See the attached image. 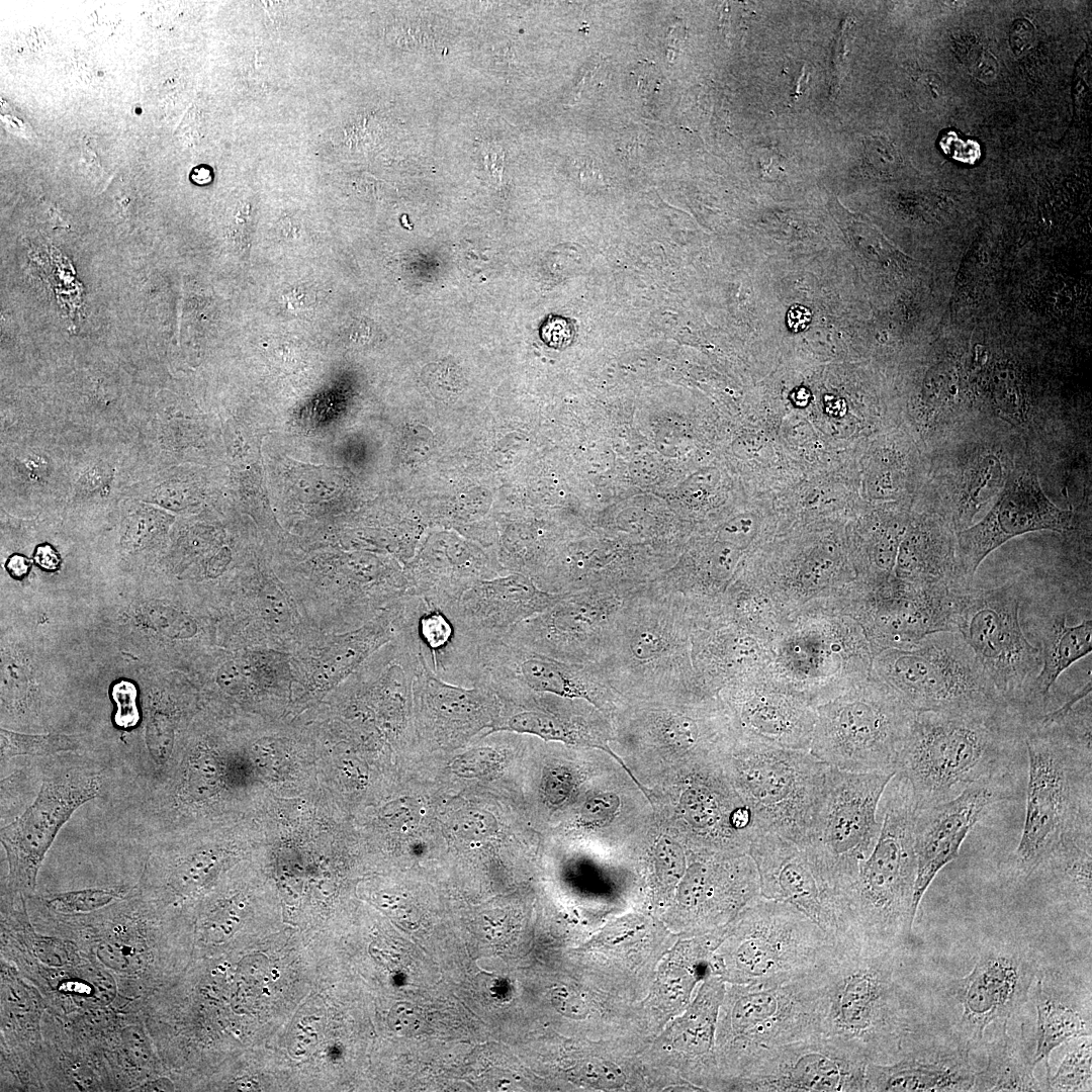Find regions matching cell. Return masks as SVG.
Masks as SVG:
<instances>
[{
    "instance_id": "21",
    "label": "cell",
    "mask_w": 1092,
    "mask_h": 1092,
    "mask_svg": "<svg viewBox=\"0 0 1092 1092\" xmlns=\"http://www.w3.org/2000/svg\"><path fill=\"white\" fill-rule=\"evenodd\" d=\"M1075 529L1072 511L1057 507L1030 469L1012 470L1002 491L985 517L956 533V559L960 580L972 585L981 562L1008 540L1030 532L1059 533Z\"/></svg>"
},
{
    "instance_id": "50",
    "label": "cell",
    "mask_w": 1092,
    "mask_h": 1092,
    "mask_svg": "<svg viewBox=\"0 0 1092 1092\" xmlns=\"http://www.w3.org/2000/svg\"><path fill=\"white\" fill-rule=\"evenodd\" d=\"M388 1022L394 1031L407 1035L420 1033L426 1025L422 1010L408 1003L394 1005L389 1013Z\"/></svg>"
},
{
    "instance_id": "32",
    "label": "cell",
    "mask_w": 1092,
    "mask_h": 1092,
    "mask_svg": "<svg viewBox=\"0 0 1092 1092\" xmlns=\"http://www.w3.org/2000/svg\"><path fill=\"white\" fill-rule=\"evenodd\" d=\"M892 576L922 586H969L959 578L956 532L943 518L932 513L907 525Z\"/></svg>"
},
{
    "instance_id": "43",
    "label": "cell",
    "mask_w": 1092,
    "mask_h": 1092,
    "mask_svg": "<svg viewBox=\"0 0 1092 1092\" xmlns=\"http://www.w3.org/2000/svg\"><path fill=\"white\" fill-rule=\"evenodd\" d=\"M146 744L153 762L165 766L174 746V722L165 711L155 708L146 726Z\"/></svg>"
},
{
    "instance_id": "37",
    "label": "cell",
    "mask_w": 1092,
    "mask_h": 1092,
    "mask_svg": "<svg viewBox=\"0 0 1092 1092\" xmlns=\"http://www.w3.org/2000/svg\"><path fill=\"white\" fill-rule=\"evenodd\" d=\"M1092 835L1059 846L1039 871L1048 872L1056 890L1072 907L1091 920Z\"/></svg>"
},
{
    "instance_id": "31",
    "label": "cell",
    "mask_w": 1092,
    "mask_h": 1092,
    "mask_svg": "<svg viewBox=\"0 0 1092 1092\" xmlns=\"http://www.w3.org/2000/svg\"><path fill=\"white\" fill-rule=\"evenodd\" d=\"M1031 988L1036 1010L1034 1062L1050 1066L1055 1049L1091 1036L1090 991L1060 971L1039 969Z\"/></svg>"
},
{
    "instance_id": "40",
    "label": "cell",
    "mask_w": 1092,
    "mask_h": 1092,
    "mask_svg": "<svg viewBox=\"0 0 1092 1092\" xmlns=\"http://www.w3.org/2000/svg\"><path fill=\"white\" fill-rule=\"evenodd\" d=\"M77 743L63 734L30 735L1 729V762L20 755H51L77 749Z\"/></svg>"
},
{
    "instance_id": "16",
    "label": "cell",
    "mask_w": 1092,
    "mask_h": 1092,
    "mask_svg": "<svg viewBox=\"0 0 1092 1092\" xmlns=\"http://www.w3.org/2000/svg\"><path fill=\"white\" fill-rule=\"evenodd\" d=\"M102 784L101 772L84 763L48 774L31 805L1 828L8 863L1 889L26 898L34 895L39 869L60 829L80 806L100 794Z\"/></svg>"
},
{
    "instance_id": "49",
    "label": "cell",
    "mask_w": 1092,
    "mask_h": 1092,
    "mask_svg": "<svg viewBox=\"0 0 1092 1092\" xmlns=\"http://www.w3.org/2000/svg\"><path fill=\"white\" fill-rule=\"evenodd\" d=\"M621 801L616 794L599 793L589 797L581 809V821L584 824L601 825L612 820L620 808Z\"/></svg>"
},
{
    "instance_id": "51",
    "label": "cell",
    "mask_w": 1092,
    "mask_h": 1092,
    "mask_svg": "<svg viewBox=\"0 0 1092 1092\" xmlns=\"http://www.w3.org/2000/svg\"><path fill=\"white\" fill-rule=\"evenodd\" d=\"M551 1001L560 1014L571 1019L582 1020L589 1013L588 1006L582 996L574 989L566 986L554 988L551 992Z\"/></svg>"
},
{
    "instance_id": "55",
    "label": "cell",
    "mask_w": 1092,
    "mask_h": 1092,
    "mask_svg": "<svg viewBox=\"0 0 1092 1092\" xmlns=\"http://www.w3.org/2000/svg\"><path fill=\"white\" fill-rule=\"evenodd\" d=\"M216 682L225 693L238 694L246 684L245 671L239 663L228 661L218 669Z\"/></svg>"
},
{
    "instance_id": "7",
    "label": "cell",
    "mask_w": 1092,
    "mask_h": 1092,
    "mask_svg": "<svg viewBox=\"0 0 1092 1092\" xmlns=\"http://www.w3.org/2000/svg\"><path fill=\"white\" fill-rule=\"evenodd\" d=\"M873 659L860 624L836 600H821L783 622L762 675L816 707L869 676Z\"/></svg>"
},
{
    "instance_id": "19",
    "label": "cell",
    "mask_w": 1092,
    "mask_h": 1092,
    "mask_svg": "<svg viewBox=\"0 0 1092 1092\" xmlns=\"http://www.w3.org/2000/svg\"><path fill=\"white\" fill-rule=\"evenodd\" d=\"M476 686L486 687L500 698L527 691L583 700L600 710H616L625 703L595 664L559 660L503 637L481 644Z\"/></svg>"
},
{
    "instance_id": "22",
    "label": "cell",
    "mask_w": 1092,
    "mask_h": 1092,
    "mask_svg": "<svg viewBox=\"0 0 1092 1092\" xmlns=\"http://www.w3.org/2000/svg\"><path fill=\"white\" fill-rule=\"evenodd\" d=\"M456 601L405 593L400 597L396 635L429 671L447 682L472 688L477 682L483 642L461 621Z\"/></svg>"
},
{
    "instance_id": "17",
    "label": "cell",
    "mask_w": 1092,
    "mask_h": 1092,
    "mask_svg": "<svg viewBox=\"0 0 1092 1092\" xmlns=\"http://www.w3.org/2000/svg\"><path fill=\"white\" fill-rule=\"evenodd\" d=\"M959 587L915 585L893 576L877 584L855 580L839 603L862 627L875 656L913 647L934 633L954 632Z\"/></svg>"
},
{
    "instance_id": "64",
    "label": "cell",
    "mask_w": 1092,
    "mask_h": 1092,
    "mask_svg": "<svg viewBox=\"0 0 1092 1092\" xmlns=\"http://www.w3.org/2000/svg\"><path fill=\"white\" fill-rule=\"evenodd\" d=\"M225 558L226 557L224 556V552H221L216 557H214V559L209 563L208 566L209 575L216 576L223 570L225 564L228 563V559Z\"/></svg>"
},
{
    "instance_id": "54",
    "label": "cell",
    "mask_w": 1092,
    "mask_h": 1092,
    "mask_svg": "<svg viewBox=\"0 0 1092 1092\" xmlns=\"http://www.w3.org/2000/svg\"><path fill=\"white\" fill-rule=\"evenodd\" d=\"M846 24H847V21L844 20V22H842V25H841V27H840V29L838 31V36H837V38L835 40V43H834V47H833L832 58H831V92H836L837 91V88H838V86L840 84V81H841V77L844 74L843 68H844L845 56L848 53V50H846V39H847V29H848V28H846Z\"/></svg>"
},
{
    "instance_id": "45",
    "label": "cell",
    "mask_w": 1092,
    "mask_h": 1092,
    "mask_svg": "<svg viewBox=\"0 0 1092 1092\" xmlns=\"http://www.w3.org/2000/svg\"><path fill=\"white\" fill-rule=\"evenodd\" d=\"M579 1078L586 1084L600 1089H616L623 1086L625 1076L614 1063L603 1059L584 1061L577 1070Z\"/></svg>"
},
{
    "instance_id": "14",
    "label": "cell",
    "mask_w": 1092,
    "mask_h": 1092,
    "mask_svg": "<svg viewBox=\"0 0 1092 1092\" xmlns=\"http://www.w3.org/2000/svg\"><path fill=\"white\" fill-rule=\"evenodd\" d=\"M810 972L781 983L744 984L731 993L722 1044L739 1074L777 1046L821 1034Z\"/></svg>"
},
{
    "instance_id": "46",
    "label": "cell",
    "mask_w": 1092,
    "mask_h": 1092,
    "mask_svg": "<svg viewBox=\"0 0 1092 1092\" xmlns=\"http://www.w3.org/2000/svg\"><path fill=\"white\" fill-rule=\"evenodd\" d=\"M542 794L551 806L563 805L572 795L575 778L570 768L554 765L545 769L542 779Z\"/></svg>"
},
{
    "instance_id": "63",
    "label": "cell",
    "mask_w": 1092,
    "mask_h": 1092,
    "mask_svg": "<svg viewBox=\"0 0 1092 1092\" xmlns=\"http://www.w3.org/2000/svg\"><path fill=\"white\" fill-rule=\"evenodd\" d=\"M29 567L30 563L27 558L19 554H14L10 556L6 562V568L9 573L13 577L18 579L24 577L27 574Z\"/></svg>"
},
{
    "instance_id": "58",
    "label": "cell",
    "mask_w": 1092,
    "mask_h": 1092,
    "mask_svg": "<svg viewBox=\"0 0 1092 1092\" xmlns=\"http://www.w3.org/2000/svg\"><path fill=\"white\" fill-rule=\"evenodd\" d=\"M998 68L997 59L988 51L980 53L974 63L976 77L985 83H990L996 78Z\"/></svg>"
},
{
    "instance_id": "44",
    "label": "cell",
    "mask_w": 1092,
    "mask_h": 1092,
    "mask_svg": "<svg viewBox=\"0 0 1092 1092\" xmlns=\"http://www.w3.org/2000/svg\"><path fill=\"white\" fill-rule=\"evenodd\" d=\"M654 857L661 879L669 884L678 883L687 870L686 854L681 846L662 837L656 844Z\"/></svg>"
},
{
    "instance_id": "57",
    "label": "cell",
    "mask_w": 1092,
    "mask_h": 1092,
    "mask_svg": "<svg viewBox=\"0 0 1092 1092\" xmlns=\"http://www.w3.org/2000/svg\"><path fill=\"white\" fill-rule=\"evenodd\" d=\"M486 813L473 812L464 816L459 823L460 833L467 837H485L493 832V817Z\"/></svg>"
},
{
    "instance_id": "29",
    "label": "cell",
    "mask_w": 1092,
    "mask_h": 1092,
    "mask_svg": "<svg viewBox=\"0 0 1092 1092\" xmlns=\"http://www.w3.org/2000/svg\"><path fill=\"white\" fill-rule=\"evenodd\" d=\"M560 596L541 589L530 576L516 573L474 583L455 606L465 627L485 642L504 637L514 626L542 612Z\"/></svg>"
},
{
    "instance_id": "12",
    "label": "cell",
    "mask_w": 1092,
    "mask_h": 1092,
    "mask_svg": "<svg viewBox=\"0 0 1092 1092\" xmlns=\"http://www.w3.org/2000/svg\"><path fill=\"white\" fill-rule=\"evenodd\" d=\"M834 940L790 904L758 897L746 906L717 969L737 983H781L812 971Z\"/></svg>"
},
{
    "instance_id": "28",
    "label": "cell",
    "mask_w": 1092,
    "mask_h": 1092,
    "mask_svg": "<svg viewBox=\"0 0 1092 1092\" xmlns=\"http://www.w3.org/2000/svg\"><path fill=\"white\" fill-rule=\"evenodd\" d=\"M970 1054L950 1035L944 1041H932L924 1028L897 1061L869 1062L864 1091H972L976 1072Z\"/></svg>"
},
{
    "instance_id": "8",
    "label": "cell",
    "mask_w": 1092,
    "mask_h": 1092,
    "mask_svg": "<svg viewBox=\"0 0 1092 1092\" xmlns=\"http://www.w3.org/2000/svg\"><path fill=\"white\" fill-rule=\"evenodd\" d=\"M809 751L852 772H897L915 712L872 673L815 707Z\"/></svg>"
},
{
    "instance_id": "3",
    "label": "cell",
    "mask_w": 1092,
    "mask_h": 1092,
    "mask_svg": "<svg viewBox=\"0 0 1092 1092\" xmlns=\"http://www.w3.org/2000/svg\"><path fill=\"white\" fill-rule=\"evenodd\" d=\"M1022 708L915 712L897 772L915 808L947 802L970 786L1010 777L1023 744Z\"/></svg>"
},
{
    "instance_id": "47",
    "label": "cell",
    "mask_w": 1092,
    "mask_h": 1092,
    "mask_svg": "<svg viewBox=\"0 0 1092 1092\" xmlns=\"http://www.w3.org/2000/svg\"><path fill=\"white\" fill-rule=\"evenodd\" d=\"M759 522L755 515L744 514L725 523L718 533L719 541L746 549L757 536Z\"/></svg>"
},
{
    "instance_id": "10",
    "label": "cell",
    "mask_w": 1092,
    "mask_h": 1092,
    "mask_svg": "<svg viewBox=\"0 0 1092 1092\" xmlns=\"http://www.w3.org/2000/svg\"><path fill=\"white\" fill-rule=\"evenodd\" d=\"M871 673L914 712L963 711L1008 704L957 632L928 635L906 649L883 650L874 656Z\"/></svg>"
},
{
    "instance_id": "13",
    "label": "cell",
    "mask_w": 1092,
    "mask_h": 1092,
    "mask_svg": "<svg viewBox=\"0 0 1092 1092\" xmlns=\"http://www.w3.org/2000/svg\"><path fill=\"white\" fill-rule=\"evenodd\" d=\"M1019 608L1014 584L963 586L956 592L953 624L999 696L1023 707L1041 659L1023 632Z\"/></svg>"
},
{
    "instance_id": "33",
    "label": "cell",
    "mask_w": 1092,
    "mask_h": 1092,
    "mask_svg": "<svg viewBox=\"0 0 1092 1092\" xmlns=\"http://www.w3.org/2000/svg\"><path fill=\"white\" fill-rule=\"evenodd\" d=\"M525 695L533 705L514 710L495 729L533 735L544 741L598 748L620 761L607 744L608 727L600 717L551 707L548 694L525 692Z\"/></svg>"
},
{
    "instance_id": "5",
    "label": "cell",
    "mask_w": 1092,
    "mask_h": 1092,
    "mask_svg": "<svg viewBox=\"0 0 1092 1092\" xmlns=\"http://www.w3.org/2000/svg\"><path fill=\"white\" fill-rule=\"evenodd\" d=\"M625 699L651 701L703 690L692 660V621L673 596L645 584L625 600L595 664Z\"/></svg>"
},
{
    "instance_id": "35",
    "label": "cell",
    "mask_w": 1092,
    "mask_h": 1092,
    "mask_svg": "<svg viewBox=\"0 0 1092 1092\" xmlns=\"http://www.w3.org/2000/svg\"><path fill=\"white\" fill-rule=\"evenodd\" d=\"M1092 650V622L1086 619L1070 626L1066 614L1055 616L1048 624L1039 649L1041 665L1032 681L1025 709L1040 711L1045 707L1051 689L1073 663Z\"/></svg>"
},
{
    "instance_id": "18",
    "label": "cell",
    "mask_w": 1092,
    "mask_h": 1092,
    "mask_svg": "<svg viewBox=\"0 0 1092 1092\" xmlns=\"http://www.w3.org/2000/svg\"><path fill=\"white\" fill-rule=\"evenodd\" d=\"M631 593L586 588L561 595L542 612L514 626L503 638L559 660L596 664L604 655Z\"/></svg>"
},
{
    "instance_id": "36",
    "label": "cell",
    "mask_w": 1092,
    "mask_h": 1092,
    "mask_svg": "<svg viewBox=\"0 0 1092 1092\" xmlns=\"http://www.w3.org/2000/svg\"><path fill=\"white\" fill-rule=\"evenodd\" d=\"M986 1046L987 1064L975 1073L972 1091H1045L1034 1076V1041L1027 1039L1024 1026L1014 1036L1004 1022L1000 1033Z\"/></svg>"
},
{
    "instance_id": "60",
    "label": "cell",
    "mask_w": 1092,
    "mask_h": 1092,
    "mask_svg": "<svg viewBox=\"0 0 1092 1092\" xmlns=\"http://www.w3.org/2000/svg\"><path fill=\"white\" fill-rule=\"evenodd\" d=\"M34 559L35 562L46 570H55L60 564L58 553L48 544H42L36 548Z\"/></svg>"
},
{
    "instance_id": "38",
    "label": "cell",
    "mask_w": 1092,
    "mask_h": 1092,
    "mask_svg": "<svg viewBox=\"0 0 1092 1092\" xmlns=\"http://www.w3.org/2000/svg\"><path fill=\"white\" fill-rule=\"evenodd\" d=\"M138 893L136 885L91 887L32 897L47 909L64 915L87 914L98 911Z\"/></svg>"
},
{
    "instance_id": "15",
    "label": "cell",
    "mask_w": 1092,
    "mask_h": 1092,
    "mask_svg": "<svg viewBox=\"0 0 1092 1092\" xmlns=\"http://www.w3.org/2000/svg\"><path fill=\"white\" fill-rule=\"evenodd\" d=\"M1037 967L1030 950L997 942L981 952L973 970L945 989L950 1006V1036L972 1052L984 1043L992 1023H1004L1026 1003Z\"/></svg>"
},
{
    "instance_id": "11",
    "label": "cell",
    "mask_w": 1092,
    "mask_h": 1092,
    "mask_svg": "<svg viewBox=\"0 0 1092 1092\" xmlns=\"http://www.w3.org/2000/svg\"><path fill=\"white\" fill-rule=\"evenodd\" d=\"M895 774L852 772L829 766L804 847L835 900L878 840L879 802Z\"/></svg>"
},
{
    "instance_id": "26",
    "label": "cell",
    "mask_w": 1092,
    "mask_h": 1092,
    "mask_svg": "<svg viewBox=\"0 0 1092 1092\" xmlns=\"http://www.w3.org/2000/svg\"><path fill=\"white\" fill-rule=\"evenodd\" d=\"M39 990L1 960V1091H40L44 1058Z\"/></svg>"
},
{
    "instance_id": "4",
    "label": "cell",
    "mask_w": 1092,
    "mask_h": 1092,
    "mask_svg": "<svg viewBox=\"0 0 1092 1092\" xmlns=\"http://www.w3.org/2000/svg\"><path fill=\"white\" fill-rule=\"evenodd\" d=\"M881 830L856 876L836 897L840 939L886 946L908 945L917 915L914 887L915 802L907 779L896 772L879 802Z\"/></svg>"
},
{
    "instance_id": "2",
    "label": "cell",
    "mask_w": 1092,
    "mask_h": 1092,
    "mask_svg": "<svg viewBox=\"0 0 1092 1092\" xmlns=\"http://www.w3.org/2000/svg\"><path fill=\"white\" fill-rule=\"evenodd\" d=\"M907 946L833 943L810 972L822 1035L871 1063L889 1064L905 1053L925 1028L907 973Z\"/></svg>"
},
{
    "instance_id": "56",
    "label": "cell",
    "mask_w": 1092,
    "mask_h": 1092,
    "mask_svg": "<svg viewBox=\"0 0 1092 1092\" xmlns=\"http://www.w3.org/2000/svg\"><path fill=\"white\" fill-rule=\"evenodd\" d=\"M1034 40V27L1026 19H1016L1009 30V43L1016 56L1027 52Z\"/></svg>"
},
{
    "instance_id": "23",
    "label": "cell",
    "mask_w": 1092,
    "mask_h": 1092,
    "mask_svg": "<svg viewBox=\"0 0 1092 1092\" xmlns=\"http://www.w3.org/2000/svg\"><path fill=\"white\" fill-rule=\"evenodd\" d=\"M1016 795L1010 776L976 783L947 802L915 808L917 873L913 904L917 913L932 881L958 857L973 827L993 805L1013 800Z\"/></svg>"
},
{
    "instance_id": "48",
    "label": "cell",
    "mask_w": 1092,
    "mask_h": 1092,
    "mask_svg": "<svg viewBox=\"0 0 1092 1092\" xmlns=\"http://www.w3.org/2000/svg\"><path fill=\"white\" fill-rule=\"evenodd\" d=\"M864 159L872 167L891 171L901 164V156L895 146L885 136L872 135L866 139Z\"/></svg>"
},
{
    "instance_id": "59",
    "label": "cell",
    "mask_w": 1092,
    "mask_h": 1092,
    "mask_svg": "<svg viewBox=\"0 0 1092 1092\" xmlns=\"http://www.w3.org/2000/svg\"><path fill=\"white\" fill-rule=\"evenodd\" d=\"M811 322V311L800 304H794L787 313V324L791 331L805 330Z\"/></svg>"
},
{
    "instance_id": "52",
    "label": "cell",
    "mask_w": 1092,
    "mask_h": 1092,
    "mask_svg": "<svg viewBox=\"0 0 1092 1092\" xmlns=\"http://www.w3.org/2000/svg\"><path fill=\"white\" fill-rule=\"evenodd\" d=\"M260 606L264 617L275 626L285 625L289 621V606L281 589L275 586L262 589Z\"/></svg>"
},
{
    "instance_id": "53",
    "label": "cell",
    "mask_w": 1092,
    "mask_h": 1092,
    "mask_svg": "<svg viewBox=\"0 0 1092 1092\" xmlns=\"http://www.w3.org/2000/svg\"><path fill=\"white\" fill-rule=\"evenodd\" d=\"M112 697L118 704V715L116 716L118 724L124 727L134 725L139 719L134 686L127 680H121L113 687Z\"/></svg>"
},
{
    "instance_id": "34",
    "label": "cell",
    "mask_w": 1092,
    "mask_h": 1092,
    "mask_svg": "<svg viewBox=\"0 0 1092 1092\" xmlns=\"http://www.w3.org/2000/svg\"><path fill=\"white\" fill-rule=\"evenodd\" d=\"M1007 456L999 447L973 449L956 472L953 502L941 517L957 533L971 526L974 517L1002 491L1010 473Z\"/></svg>"
},
{
    "instance_id": "42",
    "label": "cell",
    "mask_w": 1092,
    "mask_h": 1092,
    "mask_svg": "<svg viewBox=\"0 0 1092 1092\" xmlns=\"http://www.w3.org/2000/svg\"><path fill=\"white\" fill-rule=\"evenodd\" d=\"M504 760L500 749L490 745L475 746L456 756L450 768L459 778H486L499 771Z\"/></svg>"
},
{
    "instance_id": "39",
    "label": "cell",
    "mask_w": 1092,
    "mask_h": 1092,
    "mask_svg": "<svg viewBox=\"0 0 1092 1092\" xmlns=\"http://www.w3.org/2000/svg\"><path fill=\"white\" fill-rule=\"evenodd\" d=\"M1064 1057L1057 1072L1046 1076L1048 1091H1091L1092 1043L1091 1036H1083Z\"/></svg>"
},
{
    "instance_id": "9",
    "label": "cell",
    "mask_w": 1092,
    "mask_h": 1092,
    "mask_svg": "<svg viewBox=\"0 0 1092 1092\" xmlns=\"http://www.w3.org/2000/svg\"><path fill=\"white\" fill-rule=\"evenodd\" d=\"M729 754L731 780L752 813L755 829L804 846L830 765L809 750L742 738Z\"/></svg>"
},
{
    "instance_id": "27",
    "label": "cell",
    "mask_w": 1092,
    "mask_h": 1092,
    "mask_svg": "<svg viewBox=\"0 0 1092 1092\" xmlns=\"http://www.w3.org/2000/svg\"><path fill=\"white\" fill-rule=\"evenodd\" d=\"M692 660L699 685L718 694L764 673L771 639L720 611L691 617Z\"/></svg>"
},
{
    "instance_id": "41",
    "label": "cell",
    "mask_w": 1092,
    "mask_h": 1092,
    "mask_svg": "<svg viewBox=\"0 0 1092 1092\" xmlns=\"http://www.w3.org/2000/svg\"><path fill=\"white\" fill-rule=\"evenodd\" d=\"M139 617L143 624L170 638L187 639L197 632V625L192 617L162 602H152L144 606Z\"/></svg>"
},
{
    "instance_id": "20",
    "label": "cell",
    "mask_w": 1092,
    "mask_h": 1092,
    "mask_svg": "<svg viewBox=\"0 0 1092 1092\" xmlns=\"http://www.w3.org/2000/svg\"><path fill=\"white\" fill-rule=\"evenodd\" d=\"M868 1059L822 1034L777 1046L741 1072L735 1088L760 1092L864 1091Z\"/></svg>"
},
{
    "instance_id": "25",
    "label": "cell",
    "mask_w": 1092,
    "mask_h": 1092,
    "mask_svg": "<svg viewBox=\"0 0 1092 1092\" xmlns=\"http://www.w3.org/2000/svg\"><path fill=\"white\" fill-rule=\"evenodd\" d=\"M739 738L770 746L809 750L815 707L762 674L721 690Z\"/></svg>"
},
{
    "instance_id": "61",
    "label": "cell",
    "mask_w": 1092,
    "mask_h": 1092,
    "mask_svg": "<svg viewBox=\"0 0 1092 1092\" xmlns=\"http://www.w3.org/2000/svg\"><path fill=\"white\" fill-rule=\"evenodd\" d=\"M173 1090H176L175 1083L173 1082V1080L167 1074L160 1075L158 1077L147 1080L146 1082H144L143 1084H141L140 1086H138L134 1089V1091H173Z\"/></svg>"
},
{
    "instance_id": "6",
    "label": "cell",
    "mask_w": 1092,
    "mask_h": 1092,
    "mask_svg": "<svg viewBox=\"0 0 1092 1092\" xmlns=\"http://www.w3.org/2000/svg\"><path fill=\"white\" fill-rule=\"evenodd\" d=\"M34 924L77 942L85 954L108 970L119 992L139 1010L170 981L169 910L134 895L98 911L64 915L30 898Z\"/></svg>"
},
{
    "instance_id": "1",
    "label": "cell",
    "mask_w": 1092,
    "mask_h": 1092,
    "mask_svg": "<svg viewBox=\"0 0 1092 1092\" xmlns=\"http://www.w3.org/2000/svg\"><path fill=\"white\" fill-rule=\"evenodd\" d=\"M1091 694L1088 681L1058 709H1023L1028 760L1025 819L1010 873L1025 881L1069 840L1092 834Z\"/></svg>"
},
{
    "instance_id": "62",
    "label": "cell",
    "mask_w": 1092,
    "mask_h": 1092,
    "mask_svg": "<svg viewBox=\"0 0 1092 1092\" xmlns=\"http://www.w3.org/2000/svg\"><path fill=\"white\" fill-rule=\"evenodd\" d=\"M108 477V470L101 466H96L83 475L81 479V486L83 489L92 490L102 485V483Z\"/></svg>"
},
{
    "instance_id": "30",
    "label": "cell",
    "mask_w": 1092,
    "mask_h": 1092,
    "mask_svg": "<svg viewBox=\"0 0 1092 1092\" xmlns=\"http://www.w3.org/2000/svg\"><path fill=\"white\" fill-rule=\"evenodd\" d=\"M413 691L422 726L440 740L468 735L493 722L500 712L498 696L492 690L447 682L421 662Z\"/></svg>"
},
{
    "instance_id": "24",
    "label": "cell",
    "mask_w": 1092,
    "mask_h": 1092,
    "mask_svg": "<svg viewBox=\"0 0 1092 1092\" xmlns=\"http://www.w3.org/2000/svg\"><path fill=\"white\" fill-rule=\"evenodd\" d=\"M747 853L757 869L761 897L790 904L834 941L839 939L840 925L833 891L804 846L755 829Z\"/></svg>"
}]
</instances>
